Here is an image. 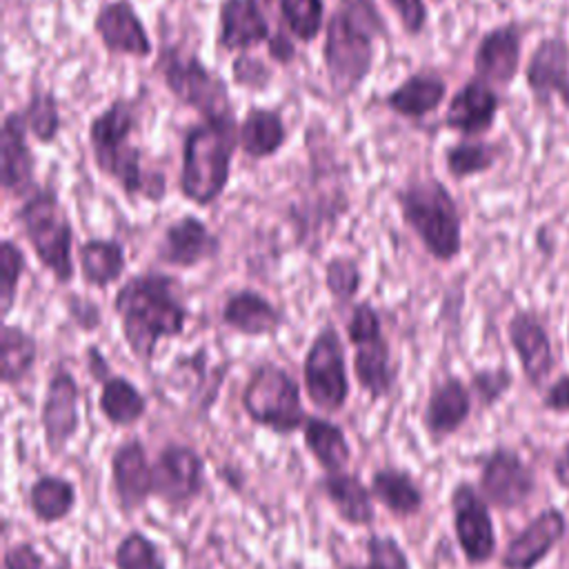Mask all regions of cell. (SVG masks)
<instances>
[{
    "label": "cell",
    "mask_w": 569,
    "mask_h": 569,
    "mask_svg": "<svg viewBox=\"0 0 569 569\" xmlns=\"http://www.w3.org/2000/svg\"><path fill=\"white\" fill-rule=\"evenodd\" d=\"M138 100L116 98L89 122L87 138L96 169L109 178L129 200L144 198L160 202L167 196L162 171L144 167L142 147L131 140L138 129Z\"/></svg>",
    "instance_id": "obj_2"
},
{
    "label": "cell",
    "mask_w": 569,
    "mask_h": 569,
    "mask_svg": "<svg viewBox=\"0 0 569 569\" xmlns=\"http://www.w3.org/2000/svg\"><path fill=\"white\" fill-rule=\"evenodd\" d=\"M367 565L371 569H411V560L402 545L389 533H371L365 540Z\"/></svg>",
    "instance_id": "obj_43"
},
{
    "label": "cell",
    "mask_w": 569,
    "mask_h": 569,
    "mask_svg": "<svg viewBox=\"0 0 569 569\" xmlns=\"http://www.w3.org/2000/svg\"><path fill=\"white\" fill-rule=\"evenodd\" d=\"M478 491L489 507L511 511L533 496L536 473L516 449L498 445L482 458Z\"/></svg>",
    "instance_id": "obj_13"
},
{
    "label": "cell",
    "mask_w": 569,
    "mask_h": 569,
    "mask_svg": "<svg viewBox=\"0 0 569 569\" xmlns=\"http://www.w3.org/2000/svg\"><path fill=\"white\" fill-rule=\"evenodd\" d=\"M325 287L336 305H347L362 287V269L353 256L338 253L325 264Z\"/></svg>",
    "instance_id": "obj_40"
},
{
    "label": "cell",
    "mask_w": 569,
    "mask_h": 569,
    "mask_svg": "<svg viewBox=\"0 0 569 569\" xmlns=\"http://www.w3.org/2000/svg\"><path fill=\"white\" fill-rule=\"evenodd\" d=\"M271 78H273L271 67L258 56L238 53L236 60L231 62V80L242 89L264 91L271 84Z\"/></svg>",
    "instance_id": "obj_44"
},
{
    "label": "cell",
    "mask_w": 569,
    "mask_h": 569,
    "mask_svg": "<svg viewBox=\"0 0 569 569\" xmlns=\"http://www.w3.org/2000/svg\"><path fill=\"white\" fill-rule=\"evenodd\" d=\"M244 416L276 436H293L302 431L307 411L298 380L278 362H258L240 393Z\"/></svg>",
    "instance_id": "obj_7"
},
{
    "label": "cell",
    "mask_w": 569,
    "mask_h": 569,
    "mask_svg": "<svg viewBox=\"0 0 569 569\" xmlns=\"http://www.w3.org/2000/svg\"><path fill=\"white\" fill-rule=\"evenodd\" d=\"M78 267L84 284L107 289L120 282L127 269V253L116 238H89L78 247Z\"/></svg>",
    "instance_id": "obj_32"
},
{
    "label": "cell",
    "mask_w": 569,
    "mask_h": 569,
    "mask_svg": "<svg viewBox=\"0 0 569 569\" xmlns=\"http://www.w3.org/2000/svg\"><path fill=\"white\" fill-rule=\"evenodd\" d=\"M431 2H445V0H431Z\"/></svg>",
    "instance_id": "obj_54"
},
{
    "label": "cell",
    "mask_w": 569,
    "mask_h": 569,
    "mask_svg": "<svg viewBox=\"0 0 569 569\" xmlns=\"http://www.w3.org/2000/svg\"><path fill=\"white\" fill-rule=\"evenodd\" d=\"M220 320L227 329L240 336L262 338L280 331V327L284 325V313L260 291L236 289L224 298Z\"/></svg>",
    "instance_id": "obj_26"
},
{
    "label": "cell",
    "mask_w": 569,
    "mask_h": 569,
    "mask_svg": "<svg viewBox=\"0 0 569 569\" xmlns=\"http://www.w3.org/2000/svg\"><path fill=\"white\" fill-rule=\"evenodd\" d=\"M302 387L313 409L338 413L349 400V373L345 342L338 329L327 322L311 338L302 360Z\"/></svg>",
    "instance_id": "obj_10"
},
{
    "label": "cell",
    "mask_w": 569,
    "mask_h": 569,
    "mask_svg": "<svg viewBox=\"0 0 569 569\" xmlns=\"http://www.w3.org/2000/svg\"><path fill=\"white\" fill-rule=\"evenodd\" d=\"M369 489L376 502H380L396 518L418 516L425 507L422 487L413 473L400 467H378L369 478Z\"/></svg>",
    "instance_id": "obj_29"
},
{
    "label": "cell",
    "mask_w": 569,
    "mask_h": 569,
    "mask_svg": "<svg viewBox=\"0 0 569 569\" xmlns=\"http://www.w3.org/2000/svg\"><path fill=\"white\" fill-rule=\"evenodd\" d=\"M500 107L498 89L473 76L449 98L442 124L462 138H480L493 129Z\"/></svg>",
    "instance_id": "obj_20"
},
{
    "label": "cell",
    "mask_w": 569,
    "mask_h": 569,
    "mask_svg": "<svg viewBox=\"0 0 569 569\" xmlns=\"http://www.w3.org/2000/svg\"><path fill=\"white\" fill-rule=\"evenodd\" d=\"M29 136L40 144H51L58 140L62 129L60 104L53 91L33 89L24 109H22Z\"/></svg>",
    "instance_id": "obj_37"
},
{
    "label": "cell",
    "mask_w": 569,
    "mask_h": 569,
    "mask_svg": "<svg viewBox=\"0 0 569 569\" xmlns=\"http://www.w3.org/2000/svg\"><path fill=\"white\" fill-rule=\"evenodd\" d=\"M507 340L518 358L525 380L538 389L556 367V351L542 316L533 309H516L507 320Z\"/></svg>",
    "instance_id": "obj_17"
},
{
    "label": "cell",
    "mask_w": 569,
    "mask_h": 569,
    "mask_svg": "<svg viewBox=\"0 0 569 569\" xmlns=\"http://www.w3.org/2000/svg\"><path fill=\"white\" fill-rule=\"evenodd\" d=\"M93 31L111 56L147 60L153 53L151 36L131 0L104 2L93 18Z\"/></svg>",
    "instance_id": "obj_19"
},
{
    "label": "cell",
    "mask_w": 569,
    "mask_h": 569,
    "mask_svg": "<svg viewBox=\"0 0 569 569\" xmlns=\"http://www.w3.org/2000/svg\"><path fill=\"white\" fill-rule=\"evenodd\" d=\"M393 200L402 222L433 260L453 262L462 253V213L442 180L411 178L396 189Z\"/></svg>",
    "instance_id": "obj_4"
},
{
    "label": "cell",
    "mask_w": 569,
    "mask_h": 569,
    "mask_svg": "<svg viewBox=\"0 0 569 569\" xmlns=\"http://www.w3.org/2000/svg\"><path fill=\"white\" fill-rule=\"evenodd\" d=\"M473 396L469 385L458 376L436 382L422 409V427L438 442L458 433L471 416Z\"/></svg>",
    "instance_id": "obj_24"
},
{
    "label": "cell",
    "mask_w": 569,
    "mask_h": 569,
    "mask_svg": "<svg viewBox=\"0 0 569 569\" xmlns=\"http://www.w3.org/2000/svg\"><path fill=\"white\" fill-rule=\"evenodd\" d=\"M204 458L184 442H167L153 460V496L173 511L191 507L204 491Z\"/></svg>",
    "instance_id": "obj_11"
},
{
    "label": "cell",
    "mask_w": 569,
    "mask_h": 569,
    "mask_svg": "<svg viewBox=\"0 0 569 569\" xmlns=\"http://www.w3.org/2000/svg\"><path fill=\"white\" fill-rule=\"evenodd\" d=\"M220 251L222 240L218 238V233H213L202 218L184 213L162 231L156 256L162 264L191 269L216 260Z\"/></svg>",
    "instance_id": "obj_18"
},
{
    "label": "cell",
    "mask_w": 569,
    "mask_h": 569,
    "mask_svg": "<svg viewBox=\"0 0 569 569\" xmlns=\"http://www.w3.org/2000/svg\"><path fill=\"white\" fill-rule=\"evenodd\" d=\"M551 473H553V480L569 491V440L562 445V449L558 451L553 465H551Z\"/></svg>",
    "instance_id": "obj_51"
},
{
    "label": "cell",
    "mask_w": 569,
    "mask_h": 569,
    "mask_svg": "<svg viewBox=\"0 0 569 569\" xmlns=\"http://www.w3.org/2000/svg\"><path fill=\"white\" fill-rule=\"evenodd\" d=\"M113 311L129 351L142 365L153 360L160 340L182 336L189 320L180 280L153 269L133 273L118 287Z\"/></svg>",
    "instance_id": "obj_1"
},
{
    "label": "cell",
    "mask_w": 569,
    "mask_h": 569,
    "mask_svg": "<svg viewBox=\"0 0 569 569\" xmlns=\"http://www.w3.org/2000/svg\"><path fill=\"white\" fill-rule=\"evenodd\" d=\"M91 569H100V567H91Z\"/></svg>",
    "instance_id": "obj_55"
},
{
    "label": "cell",
    "mask_w": 569,
    "mask_h": 569,
    "mask_svg": "<svg viewBox=\"0 0 569 569\" xmlns=\"http://www.w3.org/2000/svg\"><path fill=\"white\" fill-rule=\"evenodd\" d=\"M40 427L51 456H60L80 429V387L76 376L64 367H56L47 380Z\"/></svg>",
    "instance_id": "obj_14"
},
{
    "label": "cell",
    "mask_w": 569,
    "mask_h": 569,
    "mask_svg": "<svg viewBox=\"0 0 569 569\" xmlns=\"http://www.w3.org/2000/svg\"><path fill=\"white\" fill-rule=\"evenodd\" d=\"M38 340L20 325L4 322L0 333V380L7 387L20 385L36 367Z\"/></svg>",
    "instance_id": "obj_35"
},
{
    "label": "cell",
    "mask_w": 569,
    "mask_h": 569,
    "mask_svg": "<svg viewBox=\"0 0 569 569\" xmlns=\"http://www.w3.org/2000/svg\"><path fill=\"white\" fill-rule=\"evenodd\" d=\"M264 2H269V0H264Z\"/></svg>",
    "instance_id": "obj_56"
},
{
    "label": "cell",
    "mask_w": 569,
    "mask_h": 569,
    "mask_svg": "<svg viewBox=\"0 0 569 569\" xmlns=\"http://www.w3.org/2000/svg\"><path fill=\"white\" fill-rule=\"evenodd\" d=\"M525 84L538 104H549L569 87V40L560 33L545 36L525 62Z\"/></svg>",
    "instance_id": "obj_23"
},
{
    "label": "cell",
    "mask_w": 569,
    "mask_h": 569,
    "mask_svg": "<svg viewBox=\"0 0 569 569\" xmlns=\"http://www.w3.org/2000/svg\"><path fill=\"white\" fill-rule=\"evenodd\" d=\"M2 567L4 569H67V567L49 565V560L42 556V551L29 540L9 545L2 553Z\"/></svg>",
    "instance_id": "obj_45"
},
{
    "label": "cell",
    "mask_w": 569,
    "mask_h": 569,
    "mask_svg": "<svg viewBox=\"0 0 569 569\" xmlns=\"http://www.w3.org/2000/svg\"><path fill=\"white\" fill-rule=\"evenodd\" d=\"M540 405L551 413H569V373H562L542 391Z\"/></svg>",
    "instance_id": "obj_48"
},
{
    "label": "cell",
    "mask_w": 569,
    "mask_h": 569,
    "mask_svg": "<svg viewBox=\"0 0 569 569\" xmlns=\"http://www.w3.org/2000/svg\"><path fill=\"white\" fill-rule=\"evenodd\" d=\"M64 307H67V313H69L71 322L80 331H96L100 327V322H102L100 307L91 298H84V296H78V293L71 291L64 298Z\"/></svg>",
    "instance_id": "obj_46"
},
{
    "label": "cell",
    "mask_w": 569,
    "mask_h": 569,
    "mask_svg": "<svg viewBox=\"0 0 569 569\" xmlns=\"http://www.w3.org/2000/svg\"><path fill=\"white\" fill-rule=\"evenodd\" d=\"M236 120H202L182 138V164L178 189L196 207L220 200L231 178V160L238 147Z\"/></svg>",
    "instance_id": "obj_5"
},
{
    "label": "cell",
    "mask_w": 569,
    "mask_h": 569,
    "mask_svg": "<svg viewBox=\"0 0 569 569\" xmlns=\"http://www.w3.org/2000/svg\"><path fill=\"white\" fill-rule=\"evenodd\" d=\"M113 567L116 569H167V560L156 540H151L140 529H131L118 540L113 549Z\"/></svg>",
    "instance_id": "obj_38"
},
{
    "label": "cell",
    "mask_w": 569,
    "mask_h": 569,
    "mask_svg": "<svg viewBox=\"0 0 569 569\" xmlns=\"http://www.w3.org/2000/svg\"><path fill=\"white\" fill-rule=\"evenodd\" d=\"M511 387H513V373L505 365L476 369L469 378L471 396L480 402L482 409H489L496 402H500Z\"/></svg>",
    "instance_id": "obj_42"
},
{
    "label": "cell",
    "mask_w": 569,
    "mask_h": 569,
    "mask_svg": "<svg viewBox=\"0 0 569 569\" xmlns=\"http://www.w3.org/2000/svg\"><path fill=\"white\" fill-rule=\"evenodd\" d=\"M287 138L289 133L280 111L267 107L247 109L238 129V144L242 153L251 160H264L276 156L284 147Z\"/></svg>",
    "instance_id": "obj_30"
},
{
    "label": "cell",
    "mask_w": 569,
    "mask_h": 569,
    "mask_svg": "<svg viewBox=\"0 0 569 569\" xmlns=\"http://www.w3.org/2000/svg\"><path fill=\"white\" fill-rule=\"evenodd\" d=\"M158 71L167 91L204 120H236L227 80L209 69L198 53L180 47H164L158 56Z\"/></svg>",
    "instance_id": "obj_8"
},
{
    "label": "cell",
    "mask_w": 569,
    "mask_h": 569,
    "mask_svg": "<svg viewBox=\"0 0 569 569\" xmlns=\"http://www.w3.org/2000/svg\"><path fill=\"white\" fill-rule=\"evenodd\" d=\"M347 340L356 347L353 376L358 387L373 400H382L396 385V367L391 362V347L382 333L378 309L369 300L351 307L345 322Z\"/></svg>",
    "instance_id": "obj_9"
},
{
    "label": "cell",
    "mask_w": 569,
    "mask_h": 569,
    "mask_svg": "<svg viewBox=\"0 0 569 569\" xmlns=\"http://www.w3.org/2000/svg\"><path fill=\"white\" fill-rule=\"evenodd\" d=\"M267 49H269V58L276 60L278 64H289L296 58V44L284 33L271 36V40L267 42Z\"/></svg>",
    "instance_id": "obj_49"
},
{
    "label": "cell",
    "mask_w": 569,
    "mask_h": 569,
    "mask_svg": "<svg viewBox=\"0 0 569 569\" xmlns=\"http://www.w3.org/2000/svg\"><path fill=\"white\" fill-rule=\"evenodd\" d=\"M98 409L109 425L133 427L147 413V398L129 378L109 376L100 385Z\"/></svg>",
    "instance_id": "obj_34"
},
{
    "label": "cell",
    "mask_w": 569,
    "mask_h": 569,
    "mask_svg": "<svg viewBox=\"0 0 569 569\" xmlns=\"http://www.w3.org/2000/svg\"><path fill=\"white\" fill-rule=\"evenodd\" d=\"M567 347H569V322H567Z\"/></svg>",
    "instance_id": "obj_53"
},
{
    "label": "cell",
    "mask_w": 569,
    "mask_h": 569,
    "mask_svg": "<svg viewBox=\"0 0 569 569\" xmlns=\"http://www.w3.org/2000/svg\"><path fill=\"white\" fill-rule=\"evenodd\" d=\"M387 2L396 11L407 36H420L425 31V24L429 18L425 0H387Z\"/></svg>",
    "instance_id": "obj_47"
},
{
    "label": "cell",
    "mask_w": 569,
    "mask_h": 569,
    "mask_svg": "<svg viewBox=\"0 0 569 569\" xmlns=\"http://www.w3.org/2000/svg\"><path fill=\"white\" fill-rule=\"evenodd\" d=\"M302 440L316 465L325 473L345 471L351 460V445L345 429L327 416H307Z\"/></svg>",
    "instance_id": "obj_31"
},
{
    "label": "cell",
    "mask_w": 569,
    "mask_h": 569,
    "mask_svg": "<svg viewBox=\"0 0 569 569\" xmlns=\"http://www.w3.org/2000/svg\"><path fill=\"white\" fill-rule=\"evenodd\" d=\"M271 29L258 0H220L218 4V36L222 51H240L269 42Z\"/></svg>",
    "instance_id": "obj_25"
},
{
    "label": "cell",
    "mask_w": 569,
    "mask_h": 569,
    "mask_svg": "<svg viewBox=\"0 0 569 569\" xmlns=\"http://www.w3.org/2000/svg\"><path fill=\"white\" fill-rule=\"evenodd\" d=\"M527 24L507 20L485 31L473 49V76L493 89H507L520 73Z\"/></svg>",
    "instance_id": "obj_15"
},
{
    "label": "cell",
    "mask_w": 569,
    "mask_h": 569,
    "mask_svg": "<svg viewBox=\"0 0 569 569\" xmlns=\"http://www.w3.org/2000/svg\"><path fill=\"white\" fill-rule=\"evenodd\" d=\"M447 98V82L436 71L409 73L398 87L385 96L387 109L407 120L431 116Z\"/></svg>",
    "instance_id": "obj_28"
},
{
    "label": "cell",
    "mask_w": 569,
    "mask_h": 569,
    "mask_svg": "<svg viewBox=\"0 0 569 569\" xmlns=\"http://www.w3.org/2000/svg\"><path fill=\"white\" fill-rule=\"evenodd\" d=\"M111 493L124 516L140 511L153 496V462L138 436H131L111 451Z\"/></svg>",
    "instance_id": "obj_16"
},
{
    "label": "cell",
    "mask_w": 569,
    "mask_h": 569,
    "mask_svg": "<svg viewBox=\"0 0 569 569\" xmlns=\"http://www.w3.org/2000/svg\"><path fill=\"white\" fill-rule=\"evenodd\" d=\"M451 525L456 542L471 567L487 565L498 549L496 527L487 500L480 496L478 487L460 480L449 496Z\"/></svg>",
    "instance_id": "obj_12"
},
{
    "label": "cell",
    "mask_w": 569,
    "mask_h": 569,
    "mask_svg": "<svg viewBox=\"0 0 569 569\" xmlns=\"http://www.w3.org/2000/svg\"><path fill=\"white\" fill-rule=\"evenodd\" d=\"M27 271L24 251L11 238L0 242V311L7 318L16 305L18 284Z\"/></svg>",
    "instance_id": "obj_41"
},
{
    "label": "cell",
    "mask_w": 569,
    "mask_h": 569,
    "mask_svg": "<svg viewBox=\"0 0 569 569\" xmlns=\"http://www.w3.org/2000/svg\"><path fill=\"white\" fill-rule=\"evenodd\" d=\"M567 533V518L560 509L547 507L533 516L500 553V569H536Z\"/></svg>",
    "instance_id": "obj_22"
},
{
    "label": "cell",
    "mask_w": 569,
    "mask_h": 569,
    "mask_svg": "<svg viewBox=\"0 0 569 569\" xmlns=\"http://www.w3.org/2000/svg\"><path fill=\"white\" fill-rule=\"evenodd\" d=\"M376 38H387V22L373 0H340L325 24L322 62L336 98L353 96L369 78Z\"/></svg>",
    "instance_id": "obj_3"
},
{
    "label": "cell",
    "mask_w": 569,
    "mask_h": 569,
    "mask_svg": "<svg viewBox=\"0 0 569 569\" xmlns=\"http://www.w3.org/2000/svg\"><path fill=\"white\" fill-rule=\"evenodd\" d=\"M502 153L498 142L480 138H460L445 147V169L453 180H467L491 171Z\"/></svg>",
    "instance_id": "obj_36"
},
{
    "label": "cell",
    "mask_w": 569,
    "mask_h": 569,
    "mask_svg": "<svg viewBox=\"0 0 569 569\" xmlns=\"http://www.w3.org/2000/svg\"><path fill=\"white\" fill-rule=\"evenodd\" d=\"M87 367H89V373L102 385L111 373V367L107 362V358L102 356V351L96 347V345H89L87 347Z\"/></svg>",
    "instance_id": "obj_50"
},
{
    "label": "cell",
    "mask_w": 569,
    "mask_h": 569,
    "mask_svg": "<svg viewBox=\"0 0 569 569\" xmlns=\"http://www.w3.org/2000/svg\"><path fill=\"white\" fill-rule=\"evenodd\" d=\"M0 184L4 196H29L36 184V158L22 111H7L0 127Z\"/></svg>",
    "instance_id": "obj_21"
},
{
    "label": "cell",
    "mask_w": 569,
    "mask_h": 569,
    "mask_svg": "<svg viewBox=\"0 0 569 569\" xmlns=\"http://www.w3.org/2000/svg\"><path fill=\"white\" fill-rule=\"evenodd\" d=\"M13 218L38 262L58 284H69L76 276L71 258L73 224L58 191L53 187H36L22 198Z\"/></svg>",
    "instance_id": "obj_6"
},
{
    "label": "cell",
    "mask_w": 569,
    "mask_h": 569,
    "mask_svg": "<svg viewBox=\"0 0 569 569\" xmlns=\"http://www.w3.org/2000/svg\"><path fill=\"white\" fill-rule=\"evenodd\" d=\"M27 505L40 525H56L73 513L78 489L60 473H40L27 491Z\"/></svg>",
    "instance_id": "obj_33"
},
{
    "label": "cell",
    "mask_w": 569,
    "mask_h": 569,
    "mask_svg": "<svg viewBox=\"0 0 569 569\" xmlns=\"http://www.w3.org/2000/svg\"><path fill=\"white\" fill-rule=\"evenodd\" d=\"M318 489L333 507L336 516L351 527H371L376 522V507L369 485L360 480L358 473L338 471L325 473L318 480Z\"/></svg>",
    "instance_id": "obj_27"
},
{
    "label": "cell",
    "mask_w": 569,
    "mask_h": 569,
    "mask_svg": "<svg viewBox=\"0 0 569 569\" xmlns=\"http://www.w3.org/2000/svg\"><path fill=\"white\" fill-rule=\"evenodd\" d=\"M280 18L300 42H313L325 24V0H278Z\"/></svg>",
    "instance_id": "obj_39"
},
{
    "label": "cell",
    "mask_w": 569,
    "mask_h": 569,
    "mask_svg": "<svg viewBox=\"0 0 569 569\" xmlns=\"http://www.w3.org/2000/svg\"><path fill=\"white\" fill-rule=\"evenodd\" d=\"M558 102L562 104V109H565V111H569V87L558 96Z\"/></svg>",
    "instance_id": "obj_52"
}]
</instances>
